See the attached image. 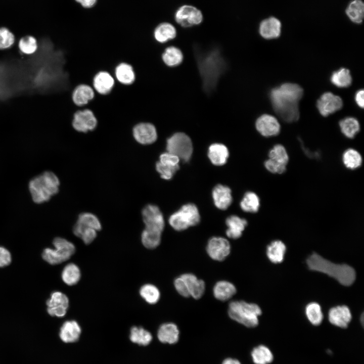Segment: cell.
<instances>
[{"mask_svg": "<svg viewBox=\"0 0 364 364\" xmlns=\"http://www.w3.org/2000/svg\"><path fill=\"white\" fill-rule=\"evenodd\" d=\"M303 89L295 83H285L272 89L270 98L275 111L285 121L292 122L299 117L298 102Z\"/></svg>", "mask_w": 364, "mask_h": 364, "instance_id": "1", "label": "cell"}, {"mask_svg": "<svg viewBox=\"0 0 364 364\" xmlns=\"http://www.w3.org/2000/svg\"><path fill=\"white\" fill-rule=\"evenodd\" d=\"M307 264L310 269L327 274L344 286L351 285L355 279V272L351 266L335 264L316 253L308 257Z\"/></svg>", "mask_w": 364, "mask_h": 364, "instance_id": "2", "label": "cell"}, {"mask_svg": "<svg viewBox=\"0 0 364 364\" xmlns=\"http://www.w3.org/2000/svg\"><path fill=\"white\" fill-rule=\"evenodd\" d=\"M198 61L205 88L210 90L225 69L224 60L219 52L214 51L199 56Z\"/></svg>", "mask_w": 364, "mask_h": 364, "instance_id": "3", "label": "cell"}, {"mask_svg": "<svg viewBox=\"0 0 364 364\" xmlns=\"http://www.w3.org/2000/svg\"><path fill=\"white\" fill-rule=\"evenodd\" d=\"M60 181L52 171H46L33 177L29 183V190L33 201L40 204L49 200L59 191Z\"/></svg>", "mask_w": 364, "mask_h": 364, "instance_id": "4", "label": "cell"}, {"mask_svg": "<svg viewBox=\"0 0 364 364\" xmlns=\"http://www.w3.org/2000/svg\"><path fill=\"white\" fill-rule=\"evenodd\" d=\"M228 313L233 320L248 328L258 325V316L261 314L259 306L244 301H233L229 305Z\"/></svg>", "mask_w": 364, "mask_h": 364, "instance_id": "5", "label": "cell"}, {"mask_svg": "<svg viewBox=\"0 0 364 364\" xmlns=\"http://www.w3.org/2000/svg\"><path fill=\"white\" fill-rule=\"evenodd\" d=\"M53 244L54 249L46 248L42 253L43 260L50 264L56 265L67 261L75 252L74 244L64 238H55Z\"/></svg>", "mask_w": 364, "mask_h": 364, "instance_id": "6", "label": "cell"}, {"mask_svg": "<svg viewBox=\"0 0 364 364\" xmlns=\"http://www.w3.org/2000/svg\"><path fill=\"white\" fill-rule=\"evenodd\" d=\"M200 217L197 207L193 204H187L181 207L169 218V223L176 231H184L191 226L197 224Z\"/></svg>", "mask_w": 364, "mask_h": 364, "instance_id": "7", "label": "cell"}, {"mask_svg": "<svg viewBox=\"0 0 364 364\" xmlns=\"http://www.w3.org/2000/svg\"><path fill=\"white\" fill-rule=\"evenodd\" d=\"M166 149L168 152L175 155L184 162L190 160L193 152L190 138L182 132L176 133L167 139Z\"/></svg>", "mask_w": 364, "mask_h": 364, "instance_id": "8", "label": "cell"}, {"mask_svg": "<svg viewBox=\"0 0 364 364\" xmlns=\"http://www.w3.org/2000/svg\"><path fill=\"white\" fill-rule=\"evenodd\" d=\"M71 125L75 131L86 133L96 128L98 120L90 109L81 107L74 112Z\"/></svg>", "mask_w": 364, "mask_h": 364, "instance_id": "9", "label": "cell"}, {"mask_svg": "<svg viewBox=\"0 0 364 364\" xmlns=\"http://www.w3.org/2000/svg\"><path fill=\"white\" fill-rule=\"evenodd\" d=\"M132 136L138 143L143 145H148L156 141L158 133L154 124L149 122H141L133 126Z\"/></svg>", "mask_w": 364, "mask_h": 364, "instance_id": "10", "label": "cell"}, {"mask_svg": "<svg viewBox=\"0 0 364 364\" xmlns=\"http://www.w3.org/2000/svg\"><path fill=\"white\" fill-rule=\"evenodd\" d=\"M145 228L162 232L165 223L163 215L158 206L148 204L142 211Z\"/></svg>", "mask_w": 364, "mask_h": 364, "instance_id": "11", "label": "cell"}, {"mask_svg": "<svg viewBox=\"0 0 364 364\" xmlns=\"http://www.w3.org/2000/svg\"><path fill=\"white\" fill-rule=\"evenodd\" d=\"M175 19L177 23L185 27L198 25L201 23L203 16L200 10L189 5L180 7L175 14Z\"/></svg>", "mask_w": 364, "mask_h": 364, "instance_id": "12", "label": "cell"}, {"mask_svg": "<svg viewBox=\"0 0 364 364\" xmlns=\"http://www.w3.org/2000/svg\"><path fill=\"white\" fill-rule=\"evenodd\" d=\"M206 250L208 255L213 260L222 261L230 254L231 245L225 238L214 237L208 242Z\"/></svg>", "mask_w": 364, "mask_h": 364, "instance_id": "13", "label": "cell"}, {"mask_svg": "<svg viewBox=\"0 0 364 364\" xmlns=\"http://www.w3.org/2000/svg\"><path fill=\"white\" fill-rule=\"evenodd\" d=\"M47 312L52 316L63 317L69 307V299L64 293L55 291L51 295V298L46 302Z\"/></svg>", "mask_w": 364, "mask_h": 364, "instance_id": "14", "label": "cell"}, {"mask_svg": "<svg viewBox=\"0 0 364 364\" xmlns=\"http://www.w3.org/2000/svg\"><path fill=\"white\" fill-rule=\"evenodd\" d=\"M317 108L323 116H327L340 110L343 106L341 98L329 92L323 94L316 103Z\"/></svg>", "mask_w": 364, "mask_h": 364, "instance_id": "15", "label": "cell"}, {"mask_svg": "<svg viewBox=\"0 0 364 364\" xmlns=\"http://www.w3.org/2000/svg\"><path fill=\"white\" fill-rule=\"evenodd\" d=\"M115 81L112 74L107 71L102 70L94 75L92 86L97 94L106 95L111 92Z\"/></svg>", "mask_w": 364, "mask_h": 364, "instance_id": "16", "label": "cell"}, {"mask_svg": "<svg viewBox=\"0 0 364 364\" xmlns=\"http://www.w3.org/2000/svg\"><path fill=\"white\" fill-rule=\"evenodd\" d=\"M256 127L261 135L266 137L275 136L280 131V125L278 120L268 114H263L257 119Z\"/></svg>", "mask_w": 364, "mask_h": 364, "instance_id": "17", "label": "cell"}, {"mask_svg": "<svg viewBox=\"0 0 364 364\" xmlns=\"http://www.w3.org/2000/svg\"><path fill=\"white\" fill-rule=\"evenodd\" d=\"M95 93L92 86L81 83L74 88L71 94V99L75 106L79 108L83 107L94 99Z\"/></svg>", "mask_w": 364, "mask_h": 364, "instance_id": "18", "label": "cell"}, {"mask_svg": "<svg viewBox=\"0 0 364 364\" xmlns=\"http://www.w3.org/2000/svg\"><path fill=\"white\" fill-rule=\"evenodd\" d=\"M351 318L350 310L345 305L334 307L329 312V321L330 323L339 328H347Z\"/></svg>", "mask_w": 364, "mask_h": 364, "instance_id": "19", "label": "cell"}, {"mask_svg": "<svg viewBox=\"0 0 364 364\" xmlns=\"http://www.w3.org/2000/svg\"><path fill=\"white\" fill-rule=\"evenodd\" d=\"M113 76L117 82L124 85L132 84L135 79L133 67L126 62H121L116 66Z\"/></svg>", "mask_w": 364, "mask_h": 364, "instance_id": "20", "label": "cell"}, {"mask_svg": "<svg viewBox=\"0 0 364 364\" xmlns=\"http://www.w3.org/2000/svg\"><path fill=\"white\" fill-rule=\"evenodd\" d=\"M259 31L261 36L265 39L276 38L280 35L281 23L276 18L269 17L260 23Z\"/></svg>", "mask_w": 364, "mask_h": 364, "instance_id": "21", "label": "cell"}, {"mask_svg": "<svg viewBox=\"0 0 364 364\" xmlns=\"http://www.w3.org/2000/svg\"><path fill=\"white\" fill-rule=\"evenodd\" d=\"M81 332V328L76 321H67L60 328L59 336L65 343H73L79 339Z\"/></svg>", "mask_w": 364, "mask_h": 364, "instance_id": "22", "label": "cell"}, {"mask_svg": "<svg viewBox=\"0 0 364 364\" xmlns=\"http://www.w3.org/2000/svg\"><path fill=\"white\" fill-rule=\"evenodd\" d=\"M179 331L174 323H167L161 325L157 332L159 340L163 343L175 344L179 339Z\"/></svg>", "mask_w": 364, "mask_h": 364, "instance_id": "23", "label": "cell"}, {"mask_svg": "<svg viewBox=\"0 0 364 364\" xmlns=\"http://www.w3.org/2000/svg\"><path fill=\"white\" fill-rule=\"evenodd\" d=\"M180 277L184 280L191 296L198 299L203 296L205 289L203 280L198 279L195 275L190 273L183 274Z\"/></svg>", "mask_w": 364, "mask_h": 364, "instance_id": "24", "label": "cell"}, {"mask_svg": "<svg viewBox=\"0 0 364 364\" xmlns=\"http://www.w3.org/2000/svg\"><path fill=\"white\" fill-rule=\"evenodd\" d=\"M212 197L215 206L221 210L227 209L232 202L231 189L221 185H218L214 187Z\"/></svg>", "mask_w": 364, "mask_h": 364, "instance_id": "25", "label": "cell"}, {"mask_svg": "<svg viewBox=\"0 0 364 364\" xmlns=\"http://www.w3.org/2000/svg\"><path fill=\"white\" fill-rule=\"evenodd\" d=\"M226 224L228 227L226 231L227 236L231 239H237L242 236L247 221L236 215H231L226 218Z\"/></svg>", "mask_w": 364, "mask_h": 364, "instance_id": "26", "label": "cell"}, {"mask_svg": "<svg viewBox=\"0 0 364 364\" xmlns=\"http://www.w3.org/2000/svg\"><path fill=\"white\" fill-rule=\"evenodd\" d=\"M227 148L221 144H213L208 149V156L211 162L215 165L224 164L229 157Z\"/></svg>", "mask_w": 364, "mask_h": 364, "instance_id": "27", "label": "cell"}, {"mask_svg": "<svg viewBox=\"0 0 364 364\" xmlns=\"http://www.w3.org/2000/svg\"><path fill=\"white\" fill-rule=\"evenodd\" d=\"M236 288L232 283L226 281L217 282L213 289L214 296L220 301H226L236 293Z\"/></svg>", "mask_w": 364, "mask_h": 364, "instance_id": "28", "label": "cell"}, {"mask_svg": "<svg viewBox=\"0 0 364 364\" xmlns=\"http://www.w3.org/2000/svg\"><path fill=\"white\" fill-rule=\"evenodd\" d=\"M251 356L254 364H270L274 359V354L270 348L262 344L253 348Z\"/></svg>", "mask_w": 364, "mask_h": 364, "instance_id": "29", "label": "cell"}, {"mask_svg": "<svg viewBox=\"0 0 364 364\" xmlns=\"http://www.w3.org/2000/svg\"><path fill=\"white\" fill-rule=\"evenodd\" d=\"M174 27L168 23L159 24L154 29L153 36L155 40L160 43H163L174 38L176 36Z\"/></svg>", "mask_w": 364, "mask_h": 364, "instance_id": "30", "label": "cell"}, {"mask_svg": "<svg viewBox=\"0 0 364 364\" xmlns=\"http://www.w3.org/2000/svg\"><path fill=\"white\" fill-rule=\"evenodd\" d=\"M286 247L284 243L279 240L272 242L267 247V256L274 263L282 262L284 258Z\"/></svg>", "mask_w": 364, "mask_h": 364, "instance_id": "31", "label": "cell"}, {"mask_svg": "<svg viewBox=\"0 0 364 364\" xmlns=\"http://www.w3.org/2000/svg\"><path fill=\"white\" fill-rule=\"evenodd\" d=\"M61 277L63 281L68 286L78 283L81 278V271L79 267L74 263L67 264L63 268Z\"/></svg>", "mask_w": 364, "mask_h": 364, "instance_id": "32", "label": "cell"}, {"mask_svg": "<svg viewBox=\"0 0 364 364\" xmlns=\"http://www.w3.org/2000/svg\"><path fill=\"white\" fill-rule=\"evenodd\" d=\"M161 233L145 228L141 235V241L144 246L149 249L157 247L161 242Z\"/></svg>", "mask_w": 364, "mask_h": 364, "instance_id": "33", "label": "cell"}, {"mask_svg": "<svg viewBox=\"0 0 364 364\" xmlns=\"http://www.w3.org/2000/svg\"><path fill=\"white\" fill-rule=\"evenodd\" d=\"M183 56L180 50L174 47L166 48L161 55V59L168 66L179 65L183 61Z\"/></svg>", "mask_w": 364, "mask_h": 364, "instance_id": "34", "label": "cell"}, {"mask_svg": "<svg viewBox=\"0 0 364 364\" xmlns=\"http://www.w3.org/2000/svg\"><path fill=\"white\" fill-rule=\"evenodd\" d=\"M346 13L348 18L355 23L362 22L364 15V4L361 0H354L348 6Z\"/></svg>", "mask_w": 364, "mask_h": 364, "instance_id": "35", "label": "cell"}, {"mask_svg": "<svg viewBox=\"0 0 364 364\" xmlns=\"http://www.w3.org/2000/svg\"><path fill=\"white\" fill-rule=\"evenodd\" d=\"M129 338L133 343L146 346L151 342L152 335L143 327L133 326L130 329Z\"/></svg>", "mask_w": 364, "mask_h": 364, "instance_id": "36", "label": "cell"}, {"mask_svg": "<svg viewBox=\"0 0 364 364\" xmlns=\"http://www.w3.org/2000/svg\"><path fill=\"white\" fill-rule=\"evenodd\" d=\"M342 133L347 138L352 139L360 130L358 121L353 117H346L339 122Z\"/></svg>", "mask_w": 364, "mask_h": 364, "instance_id": "37", "label": "cell"}, {"mask_svg": "<svg viewBox=\"0 0 364 364\" xmlns=\"http://www.w3.org/2000/svg\"><path fill=\"white\" fill-rule=\"evenodd\" d=\"M19 51L26 55L34 54L37 50L38 43L36 38L31 35L21 37L18 41Z\"/></svg>", "mask_w": 364, "mask_h": 364, "instance_id": "38", "label": "cell"}, {"mask_svg": "<svg viewBox=\"0 0 364 364\" xmlns=\"http://www.w3.org/2000/svg\"><path fill=\"white\" fill-rule=\"evenodd\" d=\"M342 160L344 165L350 169H355L359 167L362 161L360 153L353 149H348L344 152Z\"/></svg>", "mask_w": 364, "mask_h": 364, "instance_id": "39", "label": "cell"}, {"mask_svg": "<svg viewBox=\"0 0 364 364\" xmlns=\"http://www.w3.org/2000/svg\"><path fill=\"white\" fill-rule=\"evenodd\" d=\"M331 81L337 87H346L351 84L352 77L348 69L341 68L332 73Z\"/></svg>", "mask_w": 364, "mask_h": 364, "instance_id": "40", "label": "cell"}, {"mask_svg": "<svg viewBox=\"0 0 364 364\" xmlns=\"http://www.w3.org/2000/svg\"><path fill=\"white\" fill-rule=\"evenodd\" d=\"M260 206L259 198L252 192H247L240 203L242 209L247 212L255 213L258 211Z\"/></svg>", "mask_w": 364, "mask_h": 364, "instance_id": "41", "label": "cell"}, {"mask_svg": "<svg viewBox=\"0 0 364 364\" xmlns=\"http://www.w3.org/2000/svg\"><path fill=\"white\" fill-rule=\"evenodd\" d=\"M141 296L148 303L154 304L160 299L159 289L154 285L146 284L142 286L139 291Z\"/></svg>", "mask_w": 364, "mask_h": 364, "instance_id": "42", "label": "cell"}, {"mask_svg": "<svg viewBox=\"0 0 364 364\" xmlns=\"http://www.w3.org/2000/svg\"><path fill=\"white\" fill-rule=\"evenodd\" d=\"M76 223L84 227L95 229L97 231L102 229L101 222L95 214L89 212H83L80 214Z\"/></svg>", "mask_w": 364, "mask_h": 364, "instance_id": "43", "label": "cell"}, {"mask_svg": "<svg viewBox=\"0 0 364 364\" xmlns=\"http://www.w3.org/2000/svg\"><path fill=\"white\" fill-rule=\"evenodd\" d=\"M307 319L314 326L320 325L323 320V314L320 305L315 302L309 303L305 308Z\"/></svg>", "mask_w": 364, "mask_h": 364, "instance_id": "44", "label": "cell"}, {"mask_svg": "<svg viewBox=\"0 0 364 364\" xmlns=\"http://www.w3.org/2000/svg\"><path fill=\"white\" fill-rule=\"evenodd\" d=\"M74 234L80 238L85 244H90L96 238L97 231L95 229L84 228L77 223L74 225L73 228Z\"/></svg>", "mask_w": 364, "mask_h": 364, "instance_id": "45", "label": "cell"}, {"mask_svg": "<svg viewBox=\"0 0 364 364\" xmlns=\"http://www.w3.org/2000/svg\"><path fill=\"white\" fill-rule=\"evenodd\" d=\"M269 158L279 163L287 165L289 156L285 147L280 144L276 145L268 153Z\"/></svg>", "mask_w": 364, "mask_h": 364, "instance_id": "46", "label": "cell"}, {"mask_svg": "<svg viewBox=\"0 0 364 364\" xmlns=\"http://www.w3.org/2000/svg\"><path fill=\"white\" fill-rule=\"evenodd\" d=\"M15 41V36L9 28L0 27V50L9 49L13 47Z\"/></svg>", "mask_w": 364, "mask_h": 364, "instance_id": "47", "label": "cell"}, {"mask_svg": "<svg viewBox=\"0 0 364 364\" xmlns=\"http://www.w3.org/2000/svg\"><path fill=\"white\" fill-rule=\"evenodd\" d=\"M156 169L162 178L170 179L172 177L175 172L179 169V166H170L163 164L159 161H158L156 164Z\"/></svg>", "mask_w": 364, "mask_h": 364, "instance_id": "48", "label": "cell"}, {"mask_svg": "<svg viewBox=\"0 0 364 364\" xmlns=\"http://www.w3.org/2000/svg\"><path fill=\"white\" fill-rule=\"evenodd\" d=\"M264 166L272 173L282 174L286 170V165L276 162L269 158L265 161Z\"/></svg>", "mask_w": 364, "mask_h": 364, "instance_id": "49", "label": "cell"}, {"mask_svg": "<svg viewBox=\"0 0 364 364\" xmlns=\"http://www.w3.org/2000/svg\"><path fill=\"white\" fill-rule=\"evenodd\" d=\"M179 158L175 155L169 152L162 154L159 157V162L163 164L170 166H179Z\"/></svg>", "mask_w": 364, "mask_h": 364, "instance_id": "50", "label": "cell"}, {"mask_svg": "<svg viewBox=\"0 0 364 364\" xmlns=\"http://www.w3.org/2000/svg\"><path fill=\"white\" fill-rule=\"evenodd\" d=\"M174 285L177 292L180 295L185 297L190 296L187 285L180 276L174 280Z\"/></svg>", "mask_w": 364, "mask_h": 364, "instance_id": "51", "label": "cell"}, {"mask_svg": "<svg viewBox=\"0 0 364 364\" xmlns=\"http://www.w3.org/2000/svg\"><path fill=\"white\" fill-rule=\"evenodd\" d=\"M12 260L11 254L9 251L3 247H0V267L9 265Z\"/></svg>", "mask_w": 364, "mask_h": 364, "instance_id": "52", "label": "cell"}, {"mask_svg": "<svg viewBox=\"0 0 364 364\" xmlns=\"http://www.w3.org/2000/svg\"><path fill=\"white\" fill-rule=\"evenodd\" d=\"M364 92L363 89L359 90L355 94V100L357 105L363 108L364 106Z\"/></svg>", "mask_w": 364, "mask_h": 364, "instance_id": "53", "label": "cell"}, {"mask_svg": "<svg viewBox=\"0 0 364 364\" xmlns=\"http://www.w3.org/2000/svg\"><path fill=\"white\" fill-rule=\"evenodd\" d=\"M79 3L83 8H90L93 7L97 3V0H75Z\"/></svg>", "mask_w": 364, "mask_h": 364, "instance_id": "54", "label": "cell"}, {"mask_svg": "<svg viewBox=\"0 0 364 364\" xmlns=\"http://www.w3.org/2000/svg\"><path fill=\"white\" fill-rule=\"evenodd\" d=\"M222 364H241V363L237 359L230 357L225 359Z\"/></svg>", "mask_w": 364, "mask_h": 364, "instance_id": "55", "label": "cell"}]
</instances>
